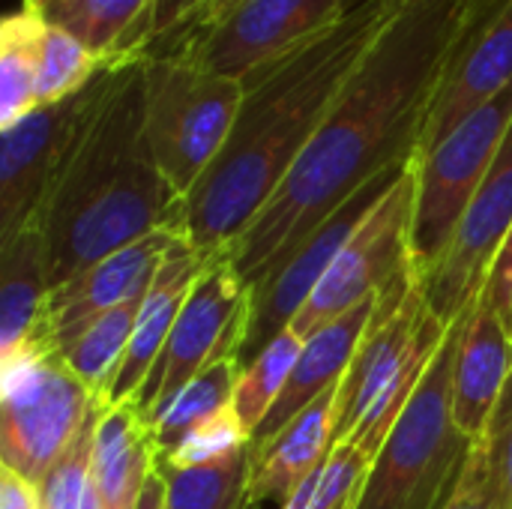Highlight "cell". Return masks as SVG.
Returning a JSON list of instances; mask_svg holds the SVG:
<instances>
[{
	"instance_id": "obj_1",
	"label": "cell",
	"mask_w": 512,
	"mask_h": 509,
	"mask_svg": "<svg viewBox=\"0 0 512 509\" xmlns=\"http://www.w3.org/2000/svg\"><path fill=\"white\" fill-rule=\"evenodd\" d=\"M498 3L408 0L399 6L282 186L225 249L249 288L363 186L420 153L456 54Z\"/></svg>"
},
{
	"instance_id": "obj_2",
	"label": "cell",
	"mask_w": 512,
	"mask_h": 509,
	"mask_svg": "<svg viewBox=\"0 0 512 509\" xmlns=\"http://www.w3.org/2000/svg\"><path fill=\"white\" fill-rule=\"evenodd\" d=\"M396 12L390 0H366L339 24L243 78L234 129L183 201V228L201 252H222L249 228Z\"/></svg>"
},
{
	"instance_id": "obj_3",
	"label": "cell",
	"mask_w": 512,
	"mask_h": 509,
	"mask_svg": "<svg viewBox=\"0 0 512 509\" xmlns=\"http://www.w3.org/2000/svg\"><path fill=\"white\" fill-rule=\"evenodd\" d=\"M168 225H183V198L162 177L147 144L144 60L111 66L90 87L36 219L51 291Z\"/></svg>"
},
{
	"instance_id": "obj_4",
	"label": "cell",
	"mask_w": 512,
	"mask_h": 509,
	"mask_svg": "<svg viewBox=\"0 0 512 509\" xmlns=\"http://www.w3.org/2000/svg\"><path fill=\"white\" fill-rule=\"evenodd\" d=\"M447 333L450 327L426 303L414 264L405 267L378 294L372 324L339 384L336 444H354L375 462Z\"/></svg>"
},
{
	"instance_id": "obj_5",
	"label": "cell",
	"mask_w": 512,
	"mask_h": 509,
	"mask_svg": "<svg viewBox=\"0 0 512 509\" xmlns=\"http://www.w3.org/2000/svg\"><path fill=\"white\" fill-rule=\"evenodd\" d=\"M471 309L450 327L414 399L375 456L357 509H441L450 498L474 444L453 417L456 357Z\"/></svg>"
},
{
	"instance_id": "obj_6",
	"label": "cell",
	"mask_w": 512,
	"mask_h": 509,
	"mask_svg": "<svg viewBox=\"0 0 512 509\" xmlns=\"http://www.w3.org/2000/svg\"><path fill=\"white\" fill-rule=\"evenodd\" d=\"M96 399L60 360L54 336L0 354V462L39 483L84 429Z\"/></svg>"
},
{
	"instance_id": "obj_7",
	"label": "cell",
	"mask_w": 512,
	"mask_h": 509,
	"mask_svg": "<svg viewBox=\"0 0 512 509\" xmlns=\"http://www.w3.org/2000/svg\"><path fill=\"white\" fill-rule=\"evenodd\" d=\"M243 102V81L183 57H144V132L150 153L186 201L222 153Z\"/></svg>"
},
{
	"instance_id": "obj_8",
	"label": "cell",
	"mask_w": 512,
	"mask_h": 509,
	"mask_svg": "<svg viewBox=\"0 0 512 509\" xmlns=\"http://www.w3.org/2000/svg\"><path fill=\"white\" fill-rule=\"evenodd\" d=\"M512 126V84L471 111L444 141L417 156L411 264L420 282L450 249L456 228Z\"/></svg>"
},
{
	"instance_id": "obj_9",
	"label": "cell",
	"mask_w": 512,
	"mask_h": 509,
	"mask_svg": "<svg viewBox=\"0 0 512 509\" xmlns=\"http://www.w3.org/2000/svg\"><path fill=\"white\" fill-rule=\"evenodd\" d=\"M252 312V288L234 270L228 252H216L195 288L189 291L174 330L141 384L138 396L129 402L147 426L168 408V402L204 369L225 357H237Z\"/></svg>"
},
{
	"instance_id": "obj_10",
	"label": "cell",
	"mask_w": 512,
	"mask_h": 509,
	"mask_svg": "<svg viewBox=\"0 0 512 509\" xmlns=\"http://www.w3.org/2000/svg\"><path fill=\"white\" fill-rule=\"evenodd\" d=\"M417 204V156L372 207L360 228L339 249L330 270L321 276L297 318L291 321L300 339L339 321L354 306L378 297L405 267H411V222Z\"/></svg>"
},
{
	"instance_id": "obj_11",
	"label": "cell",
	"mask_w": 512,
	"mask_h": 509,
	"mask_svg": "<svg viewBox=\"0 0 512 509\" xmlns=\"http://www.w3.org/2000/svg\"><path fill=\"white\" fill-rule=\"evenodd\" d=\"M366 0H243L219 24L153 57H183L201 69L246 78L306 39L348 18Z\"/></svg>"
},
{
	"instance_id": "obj_12",
	"label": "cell",
	"mask_w": 512,
	"mask_h": 509,
	"mask_svg": "<svg viewBox=\"0 0 512 509\" xmlns=\"http://www.w3.org/2000/svg\"><path fill=\"white\" fill-rule=\"evenodd\" d=\"M405 168L408 165L393 168V171L381 174L378 180H372L369 186H363L354 198H348L333 216H327L291 255H285L252 288L249 333H246V342L237 354L240 369L246 363H252L285 327H291V321L297 318V312L303 309V303L309 300V294L315 291L321 276L336 261L339 249L360 228V222L372 213V207L390 192V186L399 180V174Z\"/></svg>"
},
{
	"instance_id": "obj_13",
	"label": "cell",
	"mask_w": 512,
	"mask_h": 509,
	"mask_svg": "<svg viewBox=\"0 0 512 509\" xmlns=\"http://www.w3.org/2000/svg\"><path fill=\"white\" fill-rule=\"evenodd\" d=\"M512 228V126L489 165L480 189L474 192L456 237L438 267L423 279L429 309L453 327L468 306L477 303L489 276L492 258Z\"/></svg>"
},
{
	"instance_id": "obj_14",
	"label": "cell",
	"mask_w": 512,
	"mask_h": 509,
	"mask_svg": "<svg viewBox=\"0 0 512 509\" xmlns=\"http://www.w3.org/2000/svg\"><path fill=\"white\" fill-rule=\"evenodd\" d=\"M90 87L66 102L42 105L0 132V246L36 225L51 180L84 114Z\"/></svg>"
},
{
	"instance_id": "obj_15",
	"label": "cell",
	"mask_w": 512,
	"mask_h": 509,
	"mask_svg": "<svg viewBox=\"0 0 512 509\" xmlns=\"http://www.w3.org/2000/svg\"><path fill=\"white\" fill-rule=\"evenodd\" d=\"M183 234H186L183 225L159 228L111 252L108 258L96 261L93 267L72 276L69 282L57 285L48 297V324H51L54 345L69 339L99 315L144 300L165 255Z\"/></svg>"
},
{
	"instance_id": "obj_16",
	"label": "cell",
	"mask_w": 512,
	"mask_h": 509,
	"mask_svg": "<svg viewBox=\"0 0 512 509\" xmlns=\"http://www.w3.org/2000/svg\"><path fill=\"white\" fill-rule=\"evenodd\" d=\"M512 84V0H501L465 39L432 105L420 153L444 141L471 111ZM417 153V156H420Z\"/></svg>"
},
{
	"instance_id": "obj_17",
	"label": "cell",
	"mask_w": 512,
	"mask_h": 509,
	"mask_svg": "<svg viewBox=\"0 0 512 509\" xmlns=\"http://www.w3.org/2000/svg\"><path fill=\"white\" fill-rule=\"evenodd\" d=\"M213 255L201 252L189 240V234H183L171 246V252L165 255L150 291L141 300L126 357H123V363H120V369L108 387L105 405H129L138 396L141 384L147 381L150 369L156 366V360H159V354H162V348L174 330V321H177L189 291L195 288L198 276L204 273V267L210 264Z\"/></svg>"
},
{
	"instance_id": "obj_18",
	"label": "cell",
	"mask_w": 512,
	"mask_h": 509,
	"mask_svg": "<svg viewBox=\"0 0 512 509\" xmlns=\"http://www.w3.org/2000/svg\"><path fill=\"white\" fill-rule=\"evenodd\" d=\"M375 306H378V297L354 306L339 321L321 327L315 336L306 339L282 396L276 399L270 414L261 420V426L252 432V450L267 447L312 402H318L324 393H330L342 384V378L348 375V369L357 357V348H360V342L372 324Z\"/></svg>"
},
{
	"instance_id": "obj_19",
	"label": "cell",
	"mask_w": 512,
	"mask_h": 509,
	"mask_svg": "<svg viewBox=\"0 0 512 509\" xmlns=\"http://www.w3.org/2000/svg\"><path fill=\"white\" fill-rule=\"evenodd\" d=\"M512 378V336L498 315L477 297L456 357L453 417L468 441H480Z\"/></svg>"
},
{
	"instance_id": "obj_20",
	"label": "cell",
	"mask_w": 512,
	"mask_h": 509,
	"mask_svg": "<svg viewBox=\"0 0 512 509\" xmlns=\"http://www.w3.org/2000/svg\"><path fill=\"white\" fill-rule=\"evenodd\" d=\"M336 393L339 387L324 393L267 447L252 450V509L264 501L285 504L315 471L324 468L336 447Z\"/></svg>"
},
{
	"instance_id": "obj_21",
	"label": "cell",
	"mask_w": 512,
	"mask_h": 509,
	"mask_svg": "<svg viewBox=\"0 0 512 509\" xmlns=\"http://www.w3.org/2000/svg\"><path fill=\"white\" fill-rule=\"evenodd\" d=\"M156 459L159 447L141 414L132 405H105L90 462V483L102 509H135L147 480L156 474Z\"/></svg>"
},
{
	"instance_id": "obj_22",
	"label": "cell",
	"mask_w": 512,
	"mask_h": 509,
	"mask_svg": "<svg viewBox=\"0 0 512 509\" xmlns=\"http://www.w3.org/2000/svg\"><path fill=\"white\" fill-rule=\"evenodd\" d=\"M48 297V249L42 231L30 225L0 246V354L51 333Z\"/></svg>"
},
{
	"instance_id": "obj_23",
	"label": "cell",
	"mask_w": 512,
	"mask_h": 509,
	"mask_svg": "<svg viewBox=\"0 0 512 509\" xmlns=\"http://www.w3.org/2000/svg\"><path fill=\"white\" fill-rule=\"evenodd\" d=\"M159 0H51L39 6L51 24L66 27L108 66L144 60Z\"/></svg>"
},
{
	"instance_id": "obj_24",
	"label": "cell",
	"mask_w": 512,
	"mask_h": 509,
	"mask_svg": "<svg viewBox=\"0 0 512 509\" xmlns=\"http://www.w3.org/2000/svg\"><path fill=\"white\" fill-rule=\"evenodd\" d=\"M45 30V12L30 3H21L0 21V132L39 108L36 72Z\"/></svg>"
},
{
	"instance_id": "obj_25",
	"label": "cell",
	"mask_w": 512,
	"mask_h": 509,
	"mask_svg": "<svg viewBox=\"0 0 512 509\" xmlns=\"http://www.w3.org/2000/svg\"><path fill=\"white\" fill-rule=\"evenodd\" d=\"M138 309H141V300L117 306L99 315L96 321H90L87 327H81L78 333H72L69 339L57 342V354L66 363V369L102 402L126 357Z\"/></svg>"
},
{
	"instance_id": "obj_26",
	"label": "cell",
	"mask_w": 512,
	"mask_h": 509,
	"mask_svg": "<svg viewBox=\"0 0 512 509\" xmlns=\"http://www.w3.org/2000/svg\"><path fill=\"white\" fill-rule=\"evenodd\" d=\"M165 480V509H252V447L198 468H165L156 465Z\"/></svg>"
},
{
	"instance_id": "obj_27",
	"label": "cell",
	"mask_w": 512,
	"mask_h": 509,
	"mask_svg": "<svg viewBox=\"0 0 512 509\" xmlns=\"http://www.w3.org/2000/svg\"><path fill=\"white\" fill-rule=\"evenodd\" d=\"M240 378V363L237 357H225L219 363H213L210 369H204L198 378H192L171 402L168 408L156 417V423L150 426L153 441L159 447V453L171 450L177 441H183L198 423H204L207 417L219 414L222 408H228L234 402V387Z\"/></svg>"
},
{
	"instance_id": "obj_28",
	"label": "cell",
	"mask_w": 512,
	"mask_h": 509,
	"mask_svg": "<svg viewBox=\"0 0 512 509\" xmlns=\"http://www.w3.org/2000/svg\"><path fill=\"white\" fill-rule=\"evenodd\" d=\"M105 69H111L90 45H84L75 33L48 21L39 51L36 72V105H57L81 90H87Z\"/></svg>"
},
{
	"instance_id": "obj_29",
	"label": "cell",
	"mask_w": 512,
	"mask_h": 509,
	"mask_svg": "<svg viewBox=\"0 0 512 509\" xmlns=\"http://www.w3.org/2000/svg\"><path fill=\"white\" fill-rule=\"evenodd\" d=\"M303 345H306V339H300L294 333V327H285L252 363H246L240 369L231 405L249 432H255L261 426V420L270 414V408L282 396Z\"/></svg>"
},
{
	"instance_id": "obj_30",
	"label": "cell",
	"mask_w": 512,
	"mask_h": 509,
	"mask_svg": "<svg viewBox=\"0 0 512 509\" xmlns=\"http://www.w3.org/2000/svg\"><path fill=\"white\" fill-rule=\"evenodd\" d=\"M249 447H252V432L243 426V420L237 417L234 405H228L219 414H213L204 423H198L171 450L159 453L156 465H165V468H198V465H213V462L231 459V456H237V453H243Z\"/></svg>"
},
{
	"instance_id": "obj_31",
	"label": "cell",
	"mask_w": 512,
	"mask_h": 509,
	"mask_svg": "<svg viewBox=\"0 0 512 509\" xmlns=\"http://www.w3.org/2000/svg\"><path fill=\"white\" fill-rule=\"evenodd\" d=\"M105 402H99L84 429L75 435V441L66 447V453L51 465V471L36 483L39 509H81L84 495L90 489V462H93V438L102 417Z\"/></svg>"
},
{
	"instance_id": "obj_32",
	"label": "cell",
	"mask_w": 512,
	"mask_h": 509,
	"mask_svg": "<svg viewBox=\"0 0 512 509\" xmlns=\"http://www.w3.org/2000/svg\"><path fill=\"white\" fill-rule=\"evenodd\" d=\"M372 456L354 444H336L321 468V480L309 509H357Z\"/></svg>"
},
{
	"instance_id": "obj_33",
	"label": "cell",
	"mask_w": 512,
	"mask_h": 509,
	"mask_svg": "<svg viewBox=\"0 0 512 509\" xmlns=\"http://www.w3.org/2000/svg\"><path fill=\"white\" fill-rule=\"evenodd\" d=\"M441 509H501L486 438L471 444L462 474Z\"/></svg>"
},
{
	"instance_id": "obj_34",
	"label": "cell",
	"mask_w": 512,
	"mask_h": 509,
	"mask_svg": "<svg viewBox=\"0 0 512 509\" xmlns=\"http://www.w3.org/2000/svg\"><path fill=\"white\" fill-rule=\"evenodd\" d=\"M483 438L489 444V459H492V471H495L501 509H512V378L498 402L492 423H489V432Z\"/></svg>"
},
{
	"instance_id": "obj_35",
	"label": "cell",
	"mask_w": 512,
	"mask_h": 509,
	"mask_svg": "<svg viewBox=\"0 0 512 509\" xmlns=\"http://www.w3.org/2000/svg\"><path fill=\"white\" fill-rule=\"evenodd\" d=\"M480 300L498 315V321L507 327V333L512 336V228L507 240L501 243L498 255L492 258V267H489V276L483 282Z\"/></svg>"
},
{
	"instance_id": "obj_36",
	"label": "cell",
	"mask_w": 512,
	"mask_h": 509,
	"mask_svg": "<svg viewBox=\"0 0 512 509\" xmlns=\"http://www.w3.org/2000/svg\"><path fill=\"white\" fill-rule=\"evenodd\" d=\"M243 0H201L186 18H183V24L162 42V45H156L147 57H153V54H162V51H168L171 45H177L180 39H186V36H192V33H201V30H207V27H213V24H219L222 18H228L237 6H240Z\"/></svg>"
},
{
	"instance_id": "obj_37",
	"label": "cell",
	"mask_w": 512,
	"mask_h": 509,
	"mask_svg": "<svg viewBox=\"0 0 512 509\" xmlns=\"http://www.w3.org/2000/svg\"><path fill=\"white\" fill-rule=\"evenodd\" d=\"M201 0H159V6H156V15H153V27H150V45H147V54L156 48V45H162L180 24H183V18L198 6ZM144 54V57H147Z\"/></svg>"
},
{
	"instance_id": "obj_38",
	"label": "cell",
	"mask_w": 512,
	"mask_h": 509,
	"mask_svg": "<svg viewBox=\"0 0 512 509\" xmlns=\"http://www.w3.org/2000/svg\"><path fill=\"white\" fill-rule=\"evenodd\" d=\"M0 509H39L36 486L18 477L15 471H0Z\"/></svg>"
},
{
	"instance_id": "obj_39",
	"label": "cell",
	"mask_w": 512,
	"mask_h": 509,
	"mask_svg": "<svg viewBox=\"0 0 512 509\" xmlns=\"http://www.w3.org/2000/svg\"><path fill=\"white\" fill-rule=\"evenodd\" d=\"M135 509H165V480L159 474H153L138 498Z\"/></svg>"
},
{
	"instance_id": "obj_40",
	"label": "cell",
	"mask_w": 512,
	"mask_h": 509,
	"mask_svg": "<svg viewBox=\"0 0 512 509\" xmlns=\"http://www.w3.org/2000/svg\"><path fill=\"white\" fill-rule=\"evenodd\" d=\"M21 3H30V6H39L42 0H21Z\"/></svg>"
},
{
	"instance_id": "obj_41",
	"label": "cell",
	"mask_w": 512,
	"mask_h": 509,
	"mask_svg": "<svg viewBox=\"0 0 512 509\" xmlns=\"http://www.w3.org/2000/svg\"><path fill=\"white\" fill-rule=\"evenodd\" d=\"M393 6H402V3H408V0H390Z\"/></svg>"
},
{
	"instance_id": "obj_42",
	"label": "cell",
	"mask_w": 512,
	"mask_h": 509,
	"mask_svg": "<svg viewBox=\"0 0 512 509\" xmlns=\"http://www.w3.org/2000/svg\"><path fill=\"white\" fill-rule=\"evenodd\" d=\"M45 3H51V0H42V3H39V6H45Z\"/></svg>"
}]
</instances>
